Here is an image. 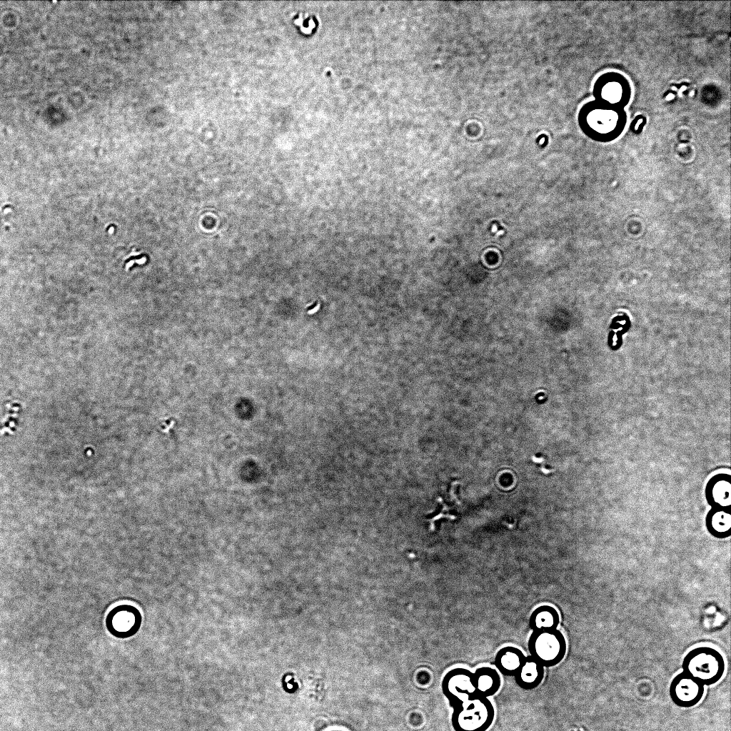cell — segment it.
I'll return each mask as SVG.
<instances>
[{
    "instance_id": "obj_1",
    "label": "cell",
    "mask_w": 731,
    "mask_h": 731,
    "mask_svg": "<svg viewBox=\"0 0 731 731\" xmlns=\"http://www.w3.org/2000/svg\"><path fill=\"white\" fill-rule=\"evenodd\" d=\"M682 672L698 680L705 686L719 682L725 670L722 655L715 648L700 646L690 650L682 662Z\"/></svg>"
},
{
    "instance_id": "obj_2",
    "label": "cell",
    "mask_w": 731,
    "mask_h": 731,
    "mask_svg": "<svg viewBox=\"0 0 731 731\" xmlns=\"http://www.w3.org/2000/svg\"><path fill=\"white\" fill-rule=\"evenodd\" d=\"M453 710L451 724L455 731H487L495 717L491 701L476 694Z\"/></svg>"
},
{
    "instance_id": "obj_3",
    "label": "cell",
    "mask_w": 731,
    "mask_h": 731,
    "mask_svg": "<svg viewBox=\"0 0 731 731\" xmlns=\"http://www.w3.org/2000/svg\"><path fill=\"white\" fill-rule=\"evenodd\" d=\"M530 656L545 667H554L564 659L567 642L558 629L533 631L528 641Z\"/></svg>"
},
{
    "instance_id": "obj_4",
    "label": "cell",
    "mask_w": 731,
    "mask_h": 731,
    "mask_svg": "<svg viewBox=\"0 0 731 731\" xmlns=\"http://www.w3.org/2000/svg\"><path fill=\"white\" fill-rule=\"evenodd\" d=\"M442 692L454 708L475 695L473 672L463 667L449 670L441 683Z\"/></svg>"
},
{
    "instance_id": "obj_5",
    "label": "cell",
    "mask_w": 731,
    "mask_h": 731,
    "mask_svg": "<svg viewBox=\"0 0 731 731\" xmlns=\"http://www.w3.org/2000/svg\"><path fill=\"white\" fill-rule=\"evenodd\" d=\"M705 685L684 672L677 674L671 680L669 694L677 707L690 708L697 705L705 694Z\"/></svg>"
},
{
    "instance_id": "obj_6",
    "label": "cell",
    "mask_w": 731,
    "mask_h": 731,
    "mask_svg": "<svg viewBox=\"0 0 731 731\" xmlns=\"http://www.w3.org/2000/svg\"><path fill=\"white\" fill-rule=\"evenodd\" d=\"M731 476L719 473L710 478L705 487V498L711 508H730Z\"/></svg>"
},
{
    "instance_id": "obj_7",
    "label": "cell",
    "mask_w": 731,
    "mask_h": 731,
    "mask_svg": "<svg viewBox=\"0 0 731 731\" xmlns=\"http://www.w3.org/2000/svg\"><path fill=\"white\" fill-rule=\"evenodd\" d=\"M517 685L523 690H531L538 687L545 677V667L530 655L525 658L513 676Z\"/></svg>"
},
{
    "instance_id": "obj_8",
    "label": "cell",
    "mask_w": 731,
    "mask_h": 731,
    "mask_svg": "<svg viewBox=\"0 0 731 731\" xmlns=\"http://www.w3.org/2000/svg\"><path fill=\"white\" fill-rule=\"evenodd\" d=\"M730 508H711L707 513L705 524L708 533L717 539H725L731 535V515Z\"/></svg>"
},
{
    "instance_id": "obj_9",
    "label": "cell",
    "mask_w": 731,
    "mask_h": 731,
    "mask_svg": "<svg viewBox=\"0 0 731 731\" xmlns=\"http://www.w3.org/2000/svg\"><path fill=\"white\" fill-rule=\"evenodd\" d=\"M475 694L485 697L495 695L501 686L498 672L490 667H480L473 672Z\"/></svg>"
},
{
    "instance_id": "obj_10",
    "label": "cell",
    "mask_w": 731,
    "mask_h": 731,
    "mask_svg": "<svg viewBox=\"0 0 731 731\" xmlns=\"http://www.w3.org/2000/svg\"><path fill=\"white\" fill-rule=\"evenodd\" d=\"M525 655L519 648L505 646L495 654L494 663L497 670L505 676L513 677L522 665Z\"/></svg>"
},
{
    "instance_id": "obj_11",
    "label": "cell",
    "mask_w": 731,
    "mask_h": 731,
    "mask_svg": "<svg viewBox=\"0 0 731 731\" xmlns=\"http://www.w3.org/2000/svg\"><path fill=\"white\" fill-rule=\"evenodd\" d=\"M560 615L553 606L543 605L536 608L529 617V626L533 631L558 629Z\"/></svg>"
},
{
    "instance_id": "obj_12",
    "label": "cell",
    "mask_w": 731,
    "mask_h": 731,
    "mask_svg": "<svg viewBox=\"0 0 731 731\" xmlns=\"http://www.w3.org/2000/svg\"><path fill=\"white\" fill-rule=\"evenodd\" d=\"M293 23L299 27L302 33L311 34L316 28L317 21L313 14L307 12H298L293 17Z\"/></svg>"
}]
</instances>
